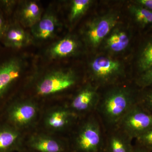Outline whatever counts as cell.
Listing matches in <instances>:
<instances>
[{"instance_id": "6da1fadb", "label": "cell", "mask_w": 152, "mask_h": 152, "mask_svg": "<svg viewBox=\"0 0 152 152\" xmlns=\"http://www.w3.org/2000/svg\"><path fill=\"white\" fill-rule=\"evenodd\" d=\"M136 104L135 94L132 90L128 87H116L106 93L98 106L105 122L117 127L126 114Z\"/></svg>"}, {"instance_id": "7a4b0ae2", "label": "cell", "mask_w": 152, "mask_h": 152, "mask_svg": "<svg viewBox=\"0 0 152 152\" xmlns=\"http://www.w3.org/2000/svg\"><path fill=\"white\" fill-rule=\"evenodd\" d=\"M119 20L118 12L112 11L88 22L83 32L87 45L91 48H97L115 28Z\"/></svg>"}, {"instance_id": "3957f363", "label": "cell", "mask_w": 152, "mask_h": 152, "mask_svg": "<svg viewBox=\"0 0 152 152\" xmlns=\"http://www.w3.org/2000/svg\"><path fill=\"white\" fill-rule=\"evenodd\" d=\"M89 69L93 80L100 85L113 83L124 73V67L120 61L104 56L93 59Z\"/></svg>"}, {"instance_id": "277c9868", "label": "cell", "mask_w": 152, "mask_h": 152, "mask_svg": "<svg viewBox=\"0 0 152 152\" xmlns=\"http://www.w3.org/2000/svg\"><path fill=\"white\" fill-rule=\"evenodd\" d=\"M118 127L131 139H136L152 128V114L136 104L126 114Z\"/></svg>"}, {"instance_id": "5b68a950", "label": "cell", "mask_w": 152, "mask_h": 152, "mask_svg": "<svg viewBox=\"0 0 152 152\" xmlns=\"http://www.w3.org/2000/svg\"><path fill=\"white\" fill-rule=\"evenodd\" d=\"M105 143L101 127L96 119L89 120L76 139V152H104Z\"/></svg>"}, {"instance_id": "8992f818", "label": "cell", "mask_w": 152, "mask_h": 152, "mask_svg": "<svg viewBox=\"0 0 152 152\" xmlns=\"http://www.w3.org/2000/svg\"><path fill=\"white\" fill-rule=\"evenodd\" d=\"M77 77L71 70L53 71L45 76L37 86L39 94L45 96L67 89L76 83Z\"/></svg>"}, {"instance_id": "52a82bcc", "label": "cell", "mask_w": 152, "mask_h": 152, "mask_svg": "<svg viewBox=\"0 0 152 152\" xmlns=\"http://www.w3.org/2000/svg\"><path fill=\"white\" fill-rule=\"evenodd\" d=\"M23 62L21 59L12 57L0 63V98L20 77Z\"/></svg>"}, {"instance_id": "ba28073f", "label": "cell", "mask_w": 152, "mask_h": 152, "mask_svg": "<svg viewBox=\"0 0 152 152\" xmlns=\"http://www.w3.org/2000/svg\"><path fill=\"white\" fill-rule=\"evenodd\" d=\"M80 48V42L75 37L66 36L50 46L47 50L46 54L51 59L68 58L76 54Z\"/></svg>"}, {"instance_id": "9c48e42d", "label": "cell", "mask_w": 152, "mask_h": 152, "mask_svg": "<svg viewBox=\"0 0 152 152\" xmlns=\"http://www.w3.org/2000/svg\"><path fill=\"white\" fill-rule=\"evenodd\" d=\"M1 40L7 48L20 49L29 45L32 38L18 22H14L8 24Z\"/></svg>"}, {"instance_id": "30bf717a", "label": "cell", "mask_w": 152, "mask_h": 152, "mask_svg": "<svg viewBox=\"0 0 152 152\" xmlns=\"http://www.w3.org/2000/svg\"><path fill=\"white\" fill-rule=\"evenodd\" d=\"M100 100V98L96 87L88 85L74 97L71 107L77 111H88L97 107Z\"/></svg>"}, {"instance_id": "8fae6325", "label": "cell", "mask_w": 152, "mask_h": 152, "mask_svg": "<svg viewBox=\"0 0 152 152\" xmlns=\"http://www.w3.org/2000/svg\"><path fill=\"white\" fill-rule=\"evenodd\" d=\"M59 21L56 16L51 12H46L32 27L31 34L39 40H47L54 37L58 27Z\"/></svg>"}, {"instance_id": "7c38bea8", "label": "cell", "mask_w": 152, "mask_h": 152, "mask_svg": "<svg viewBox=\"0 0 152 152\" xmlns=\"http://www.w3.org/2000/svg\"><path fill=\"white\" fill-rule=\"evenodd\" d=\"M17 15L19 23L22 26L31 28L42 18V9L35 1H25L19 7Z\"/></svg>"}, {"instance_id": "4fadbf2b", "label": "cell", "mask_w": 152, "mask_h": 152, "mask_svg": "<svg viewBox=\"0 0 152 152\" xmlns=\"http://www.w3.org/2000/svg\"><path fill=\"white\" fill-rule=\"evenodd\" d=\"M132 140L118 128L110 135L105 143L104 152H132Z\"/></svg>"}, {"instance_id": "5bb4252c", "label": "cell", "mask_w": 152, "mask_h": 152, "mask_svg": "<svg viewBox=\"0 0 152 152\" xmlns=\"http://www.w3.org/2000/svg\"><path fill=\"white\" fill-rule=\"evenodd\" d=\"M104 41L107 50L111 53H118L124 51L129 46L130 38L126 31L115 27Z\"/></svg>"}, {"instance_id": "9a60e30c", "label": "cell", "mask_w": 152, "mask_h": 152, "mask_svg": "<svg viewBox=\"0 0 152 152\" xmlns=\"http://www.w3.org/2000/svg\"><path fill=\"white\" fill-rule=\"evenodd\" d=\"M35 107L30 104L16 105L9 110V119L11 122L16 125L27 124L36 114Z\"/></svg>"}, {"instance_id": "2e32d148", "label": "cell", "mask_w": 152, "mask_h": 152, "mask_svg": "<svg viewBox=\"0 0 152 152\" xmlns=\"http://www.w3.org/2000/svg\"><path fill=\"white\" fill-rule=\"evenodd\" d=\"M136 64L140 74L152 66V36L144 41L140 47Z\"/></svg>"}, {"instance_id": "e0dca14e", "label": "cell", "mask_w": 152, "mask_h": 152, "mask_svg": "<svg viewBox=\"0 0 152 152\" xmlns=\"http://www.w3.org/2000/svg\"><path fill=\"white\" fill-rule=\"evenodd\" d=\"M18 134L10 127L0 128V152H12L17 148Z\"/></svg>"}, {"instance_id": "ac0fdd59", "label": "cell", "mask_w": 152, "mask_h": 152, "mask_svg": "<svg viewBox=\"0 0 152 152\" xmlns=\"http://www.w3.org/2000/svg\"><path fill=\"white\" fill-rule=\"evenodd\" d=\"M129 12L139 26L144 28L152 26V12L133 3L129 7Z\"/></svg>"}, {"instance_id": "d6986e66", "label": "cell", "mask_w": 152, "mask_h": 152, "mask_svg": "<svg viewBox=\"0 0 152 152\" xmlns=\"http://www.w3.org/2000/svg\"><path fill=\"white\" fill-rule=\"evenodd\" d=\"M31 148L37 152H66L62 144L55 140L41 138L33 141L30 144Z\"/></svg>"}, {"instance_id": "ffe728a7", "label": "cell", "mask_w": 152, "mask_h": 152, "mask_svg": "<svg viewBox=\"0 0 152 152\" xmlns=\"http://www.w3.org/2000/svg\"><path fill=\"white\" fill-rule=\"evenodd\" d=\"M93 2L91 0H73L72 1L69 20L73 22L80 18L90 7Z\"/></svg>"}, {"instance_id": "44dd1931", "label": "cell", "mask_w": 152, "mask_h": 152, "mask_svg": "<svg viewBox=\"0 0 152 152\" xmlns=\"http://www.w3.org/2000/svg\"><path fill=\"white\" fill-rule=\"evenodd\" d=\"M70 114L65 111H58L51 115L48 120V124L55 128H61L67 125L69 122Z\"/></svg>"}, {"instance_id": "7402d4cb", "label": "cell", "mask_w": 152, "mask_h": 152, "mask_svg": "<svg viewBox=\"0 0 152 152\" xmlns=\"http://www.w3.org/2000/svg\"><path fill=\"white\" fill-rule=\"evenodd\" d=\"M137 83L142 88L152 87V66L140 74Z\"/></svg>"}, {"instance_id": "603a6c76", "label": "cell", "mask_w": 152, "mask_h": 152, "mask_svg": "<svg viewBox=\"0 0 152 152\" xmlns=\"http://www.w3.org/2000/svg\"><path fill=\"white\" fill-rule=\"evenodd\" d=\"M136 139L137 144L152 151V128Z\"/></svg>"}, {"instance_id": "cb8c5ba5", "label": "cell", "mask_w": 152, "mask_h": 152, "mask_svg": "<svg viewBox=\"0 0 152 152\" xmlns=\"http://www.w3.org/2000/svg\"><path fill=\"white\" fill-rule=\"evenodd\" d=\"M142 100L144 107L152 114V89L144 93Z\"/></svg>"}, {"instance_id": "d4e9b609", "label": "cell", "mask_w": 152, "mask_h": 152, "mask_svg": "<svg viewBox=\"0 0 152 152\" xmlns=\"http://www.w3.org/2000/svg\"><path fill=\"white\" fill-rule=\"evenodd\" d=\"M15 1H0V9L6 14H10L15 4Z\"/></svg>"}, {"instance_id": "484cf974", "label": "cell", "mask_w": 152, "mask_h": 152, "mask_svg": "<svg viewBox=\"0 0 152 152\" xmlns=\"http://www.w3.org/2000/svg\"><path fill=\"white\" fill-rule=\"evenodd\" d=\"M8 24L4 17L2 11L0 9V40H1Z\"/></svg>"}, {"instance_id": "4316f807", "label": "cell", "mask_w": 152, "mask_h": 152, "mask_svg": "<svg viewBox=\"0 0 152 152\" xmlns=\"http://www.w3.org/2000/svg\"><path fill=\"white\" fill-rule=\"evenodd\" d=\"M133 3L152 12V0H136Z\"/></svg>"}, {"instance_id": "83f0119b", "label": "cell", "mask_w": 152, "mask_h": 152, "mask_svg": "<svg viewBox=\"0 0 152 152\" xmlns=\"http://www.w3.org/2000/svg\"><path fill=\"white\" fill-rule=\"evenodd\" d=\"M132 152H152V151L137 144V145L133 146Z\"/></svg>"}]
</instances>
